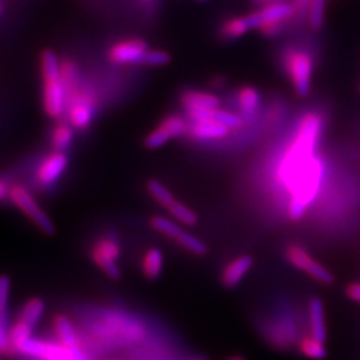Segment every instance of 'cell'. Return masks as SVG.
<instances>
[{
  "instance_id": "1",
  "label": "cell",
  "mask_w": 360,
  "mask_h": 360,
  "mask_svg": "<svg viewBox=\"0 0 360 360\" xmlns=\"http://www.w3.org/2000/svg\"><path fill=\"white\" fill-rule=\"evenodd\" d=\"M322 131V119L316 114H307L302 119L296 132L295 139L284 154L279 166V178L284 186L290 188L296 175L304 167L314 155L319 135Z\"/></svg>"
},
{
  "instance_id": "2",
  "label": "cell",
  "mask_w": 360,
  "mask_h": 360,
  "mask_svg": "<svg viewBox=\"0 0 360 360\" xmlns=\"http://www.w3.org/2000/svg\"><path fill=\"white\" fill-rule=\"evenodd\" d=\"M324 167L322 160L312 156L309 163L300 169L295 179L290 186L291 200L288 205V218L291 220H300L304 217L307 208L315 200L322 184Z\"/></svg>"
},
{
  "instance_id": "3",
  "label": "cell",
  "mask_w": 360,
  "mask_h": 360,
  "mask_svg": "<svg viewBox=\"0 0 360 360\" xmlns=\"http://www.w3.org/2000/svg\"><path fill=\"white\" fill-rule=\"evenodd\" d=\"M43 80V108L52 119L63 115L67 108V90L62 77V65L55 52L46 50L40 56Z\"/></svg>"
},
{
  "instance_id": "4",
  "label": "cell",
  "mask_w": 360,
  "mask_h": 360,
  "mask_svg": "<svg viewBox=\"0 0 360 360\" xmlns=\"http://www.w3.org/2000/svg\"><path fill=\"white\" fill-rule=\"evenodd\" d=\"M8 199L13 202V206L19 208L27 218L38 227L39 230H41L47 235H53L56 232L52 219L40 207L35 196L30 193L25 186L22 184L11 186Z\"/></svg>"
},
{
  "instance_id": "5",
  "label": "cell",
  "mask_w": 360,
  "mask_h": 360,
  "mask_svg": "<svg viewBox=\"0 0 360 360\" xmlns=\"http://www.w3.org/2000/svg\"><path fill=\"white\" fill-rule=\"evenodd\" d=\"M68 123L77 129H86L91 124L95 114V101L91 91L80 84L67 95Z\"/></svg>"
},
{
  "instance_id": "6",
  "label": "cell",
  "mask_w": 360,
  "mask_h": 360,
  "mask_svg": "<svg viewBox=\"0 0 360 360\" xmlns=\"http://www.w3.org/2000/svg\"><path fill=\"white\" fill-rule=\"evenodd\" d=\"M13 352L35 360H72V352L58 340L52 342L34 336Z\"/></svg>"
},
{
  "instance_id": "7",
  "label": "cell",
  "mask_w": 360,
  "mask_h": 360,
  "mask_svg": "<svg viewBox=\"0 0 360 360\" xmlns=\"http://www.w3.org/2000/svg\"><path fill=\"white\" fill-rule=\"evenodd\" d=\"M285 259L297 270L306 272L312 279L322 284L334 283L335 278L331 271L327 270L318 260L309 255L300 245H291L285 248Z\"/></svg>"
},
{
  "instance_id": "8",
  "label": "cell",
  "mask_w": 360,
  "mask_h": 360,
  "mask_svg": "<svg viewBox=\"0 0 360 360\" xmlns=\"http://www.w3.org/2000/svg\"><path fill=\"white\" fill-rule=\"evenodd\" d=\"M285 70L291 79L296 94L302 98L307 96L311 90L312 60L306 52L292 51L285 56Z\"/></svg>"
},
{
  "instance_id": "9",
  "label": "cell",
  "mask_w": 360,
  "mask_h": 360,
  "mask_svg": "<svg viewBox=\"0 0 360 360\" xmlns=\"http://www.w3.org/2000/svg\"><path fill=\"white\" fill-rule=\"evenodd\" d=\"M120 254L122 248L112 238H102L91 248L92 262L111 279H119L122 275L117 266Z\"/></svg>"
},
{
  "instance_id": "10",
  "label": "cell",
  "mask_w": 360,
  "mask_h": 360,
  "mask_svg": "<svg viewBox=\"0 0 360 360\" xmlns=\"http://www.w3.org/2000/svg\"><path fill=\"white\" fill-rule=\"evenodd\" d=\"M187 129H188V123L184 117L179 115L168 116L162 120V123L154 131H151L146 136L144 146L150 150L160 148L171 139L186 134Z\"/></svg>"
},
{
  "instance_id": "11",
  "label": "cell",
  "mask_w": 360,
  "mask_h": 360,
  "mask_svg": "<svg viewBox=\"0 0 360 360\" xmlns=\"http://www.w3.org/2000/svg\"><path fill=\"white\" fill-rule=\"evenodd\" d=\"M68 166V158L65 153L52 151L39 163L35 179L41 188H49L60 179Z\"/></svg>"
},
{
  "instance_id": "12",
  "label": "cell",
  "mask_w": 360,
  "mask_h": 360,
  "mask_svg": "<svg viewBox=\"0 0 360 360\" xmlns=\"http://www.w3.org/2000/svg\"><path fill=\"white\" fill-rule=\"evenodd\" d=\"M147 51L148 47L144 40L129 39L112 46L108 51V59L116 65L142 63L143 58Z\"/></svg>"
},
{
  "instance_id": "13",
  "label": "cell",
  "mask_w": 360,
  "mask_h": 360,
  "mask_svg": "<svg viewBox=\"0 0 360 360\" xmlns=\"http://www.w3.org/2000/svg\"><path fill=\"white\" fill-rule=\"evenodd\" d=\"M295 13V8L287 3H274L264 7L257 13H250L245 16L248 26L251 30L260 28L271 22H284Z\"/></svg>"
},
{
  "instance_id": "14",
  "label": "cell",
  "mask_w": 360,
  "mask_h": 360,
  "mask_svg": "<svg viewBox=\"0 0 360 360\" xmlns=\"http://www.w3.org/2000/svg\"><path fill=\"white\" fill-rule=\"evenodd\" d=\"M186 115L191 122H217L226 126L227 129H239L242 126V117L231 111H224L220 108L215 110H200V111H186Z\"/></svg>"
},
{
  "instance_id": "15",
  "label": "cell",
  "mask_w": 360,
  "mask_h": 360,
  "mask_svg": "<svg viewBox=\"0 0 360 360\" xmlns=\"http://www.w3.org/2000/svg\"><path fill=\"white\" fill-rule=\"evenodd\" d=\"M254 260L250 255H242L231 260L221 272V283L227 288H233L245 279L251 270Z\"/></svg>"
},
{
  "instance_id": "16",
  "label": "cell",
  "mask_w": 360,
  "mask_h": 360,
  "mask_svg": "<svg viewBox=\"0 0 360 360\" xmlns=\"http://www.w3.org/2000/svg\"><path fill=\"white\" fill-rule=\"evenodd\" d=\"M180 103L186 111H200V110H215L220 107V99L217 95L205 92V91H186Z\"/></svg>"
},
{
  "instance_id": "17",
  "label": "cell",
  "mask_w": 360,
  "mask_h": 360,
  "mask_svg": "<svg viewBox=\"0 0 360 360\" xmlns=\"http://www.w3.org/2000/svg\"><path fill=\"white\" fill-rule=\"evenodd\" d=\"M52 324H53V333L56 335L59 343H62L70 351L82 347L77 338V330L68 316H65L63 314L56 315L53 318Z\"/></svg>"
},
{
  "instance_id": "18",
  "label": "cell",
  "mask_w": 360,
  "mask_h": 360,
  "mask_svg": "<svg viewBox=\"0 0 360 360\" xmlns=\"http://www.w3.org/2000/svg\"><path fill=\"white\" fill-rule=\"evenodd\" d=\"M230 129H227L223 124H219L217 122H193L188 124L187 132L190 136L199 141H210V139H223L229 135Z\"/></svg>"
},
{
  "instance_id": "19",
  "label": "cell",
  "mask_w": 360,
  "mask_h": 360,
  "mask_svg": "<svg viewBox=\"0 0 360 360\" xmlns=\"http://www.w3.org/2000/svg\"><path fill=\"white\" fill-rule=\"evenodd\" d=\"M309 315L311 335L324 343L327 340V330L324 322V306L319 297H312L309 300Z\"/></svg>"
},
{
  "instance_id": "20",
  "label": "cell",
  "mask_w": 360,
  "mask_h": 360,
  "mask_svg": "<svg viewBox=\"0 0 360 360\" xmlns=\"http://www.w3.org/2000/svg\"><path fill=\"white\" fill-rule=\"evenodd\" d=\"M46 311V303L40 297H32L27 300L18 315V321L30 326L35 330Z\"/></svg>"
},
{
  "instance_id": "21",
  "label": "cell",
  "mask_w": 360,
  "mask_h": 360,
  "mask_svg": "<svg viewBox=\"0 0 360 360\" xmlns=\"http://www.w3.org/2000/svg\"><path fill=\"white\" fill-rule=\"evenodd\" d=\"M163 266H165V255L159 248H150L144 254L142 260V272L148 281L158 279L163 272Z\"/></svg>"
},
{
  "instance_id": "22",
  "label": "cell",
  "mask_w": 360,
  "mask_h": 360,
  "mask_svg": "<svg viewBox=\"0 0 360 360\" xmlns=\"http://www.w3.org/2000/svg\"><path fill=\"white\" fill-rule=\"evenodd\" d=\"M72 142H74V127L67 122H60L59 124H56L51 135L53 151L65 153L71 147Z\"/></svg>"
},
{
  "instance_id": "23",
  "label": "cell",
  "mask_w": 360,
  "mask_h": 360,
  "mask_svg": "<svg viewBox=\"0 0 360 360\" xmlns=\"http://www.w3.org/2000/svg\"><path fill=\"white\" fill-rule=\"evenodd\" d=\"M297 348L302 355L307 356L309 359L322 360L327 356V348L324 343L314 338L312 335L303 336L297 343Z\"/></svg>"
},
{
  "instance_id": "24",
  "label": "cell",
  "mask_w": 360,
  "mask_h": 360,
  "mask_svg": "<svg viewBox=\"0 0 360 360\" xmlns=\"http://www.w3.org/2000/svg\"><path fill=\"white\" fill-rule=\"evenodd\" d=\"M150 226L154 229L155 231L160 232L163 235H166L167 238L171 239H178L180 233L183 232L181 227L176 221L171 220V219L162 217V215H154L150 218Z\"/></svg>"
},
{
  "instance_id": "25",
  "label": "cell",
  "mask_w": 360,
  "mask_h": 360,
  "mask_svg": "<svg viewBox=\"0 0 360 360\" xmlns=\"http://www.w3.org/2000/svg\"><path fill=\"white\" fill-rule=\"evenodd\" d=\"M147 191L154 198L155 200L165 208H167L172 202H175V198L172 193L168 190L165 184H162L159 180L150 179L146 184Z\"/></svg>"
},
{
  "instance_id": "26",
  "label": "cell",
  "mask_w": 360,
  "mask_h": 360,
  "mask_svg": "<svg viewBox=\"0 0 360 360\" xmlns=\"http://www.w3.org/2000/svg\"><path fill=\"white\" fill-rule=\"evenodd\" d=\"M238 103L245 114H254L260 105V95L252 87H245L238 94Z\"/></svg>"
},
{
  "instance_id": "27",
  "label": "cell",
  "mask_w": 360,
  "mask_h": 360,
  "mask_svg": "<svg viewBox=\"0 0 360 360\" xmlns=\"http://www.w3.org/2000/svg\"><path fill=\"white\" fill-rule=\"evenodd\" d=\"M168 212L172 215V218L176 219L181 224L186 226H193L198 223V215L196 212L191 210L190 207L180 203L179 200L175 199V202H172L167 207Z\"/></svg>"
},
{
  "instance_id": "28",
  "label": "cell",
  "mask_w": 360,
  "mask_h": 360,
  "mask_svg": "<svg viewBox=\"0 0 360 360\" xmlns=\"http://www.w3.org/2000/svg\"><path fill=\"white\" fill-rule=\"evenodd\" d=\"M248 30L251 28L248 26L245 16L232 18L221 26V35L227 39H238L245 35Z\"/></svg>"
},
{
  "instance_id": "29",
  "label": "cell",
  "mask_w": 360,
  "mask_h": 360,
  "mask_svg": "<svg viewBox=\"0 0 360 360\" xmlns=\"http://www.w3.org/2000/svg\"><path fill=\"white\" fill-rule=\"evenodd\" d=\"M10 296H11V279L7 275H0V321L8 326L10 314Z\"/></svg>"
},
{
  "instance_id": "30",
  "label": "cell",
  "mask_w": 360,
  "mask_h": 360,
  "mask_svg": "<svg viewBox=\"0 0 360 360\" xmlns=\"http://www.w3.org/2000/svg\"><path fill=\"white\" fill-rule=\"evenodd\" d=\"M178 243H179L183 248H186L187 251H190L193 255L198 257H203L208 252V247L203 240H200L199 238L193 236V233L188 232H181L178 236Z\"/></svg>"
},
{
  "instance_id": "31",
  "label": "cell",
  "mask_w": 360,
  "mask_h": 360,
  "mask_svg": "<svg viewBox=\"0 0 360 360\" xmlns=\"http://www.w3.org/2000/svg\"><path fill=\"white\" fill-rule=\"evenodd\" d=\"M326 0H312L309 7V22L312 30H321L324 23Z\"/></svg>"
},
{
  "instance_id": "32",
  "label": "cell",
  "mask_w": 360,
  "mask_h": 360,
  "mask_svg": "<svg viewBox=\"0 0 360 360\" xmlns=\"http://www.w3.org/2000/svg\"><path fill=\"white\" fill-rule=\"evenodd\" d=\"M169 62H171L169 52L163 51V50H148L146 52L142 60L143 65H150V67L167 65Z\"/></svg>"
},
{
  "instance_id": "33",
  "label": "cell",
  "mask_w": 360,
  "mask_h": 360,
  "mask_svg": "<svg viewBox=\"0 0 360 360\" xmlns=\"http://www.w3.org/2000/svg\"><path fill=\"white\" fill-rule=\"evenodd\" d=\"M8 352H11L8 328H7V324L0 321V354H8Z\"/></svg>"
},
{
  "instance_id": "34",
  "label": "cell",
  "mask_w": 360,
  "mask_h": 360,
  "mask_svg": "<svg viewBox=\"0 0 360 360\" xmlns=\"http://www.w3.org/2000/svg\"><path fill=\"white\" fill-rule=\"evenodd\" d=\"M282 28H283V22H271V23L260 27L262 32L267 37H274V35L279 34L282 31Z\"/></svg>"
},
{
  "instance_id": "35",
  "label": "cell",
  "mask_w": 360,
  "mask_h": 360,
  "mask_svg": "<svg viewBox=\"0 0 360 360\" xmlns=\"http://www.w3.org/2000/svg\"><path fill=\"white\" fill-rule=\"evenodd\" d=\"M346 294L351 300L360 303V283L348 284Z\"/></svg>"
},
{
  "instance_id": "36",
  "label": "cell",
  "mask_w": 360,
  "mask_h": 360,
  "mask_svg": "<svg viewBox=\"0 0 360 360\" xmlns=\"http://www.w3.org/2000/svg\"><path fill=\"white\" fill-rule=\"evenodd\" d=\"M10 190L11 186L4 179H0V202H3L6 198H10Z\"/></svg>"
},
{
  "instance_id": "37",
  "label": "cell",
  "mask_w": 360,
  "mask_h": 360,
  "mask_svg": "<svg viewBox=\"0 0 360 360\" xmlns=\"http://www.w3.org/2000/svg\"><path fill=\"white\" fill-rule=\"evenodd\" d=\"M311 1H312V0H295V10H299V11H300V10H304V8H307V10H309Z\"/></svg>"
},
{
  "instance_id": "38",
  "label": "cell",
  "mask_w": 360,
  "mask_h": 360,
  "mask_svg": "<svg viewBox=\"0 0 360 360\" xmlns=\"http://www.w3.org/2000/svg\"><path fill=\"white\" fill-rule=\"evenodd\" d=\"M229 360H245L243 356H233V358H231V359Z\"/></svg>"
},
{
  "instance_id": "39",
  "label": "cell",
  "mask_w": 360,
  "mask_h": 360,
  "mask_svg": "<svg viewBox=\"0 0 360 360\" xmlns=\"http://www.w3.org/2000/svg\"><path fill=\"white\" fill-rule=\"evenodd\" d=\"M3 13V6H1V3H0V15Z\"/></svg>"
},
{
  "instance_id": "40",
  "label": "cell",
  "mask_w": 360,
  "mask_h": 360,
  "mask_svg": "<svg viewBox=\"0 0 360 360\" xmlns=\"http://www.w3.org/2000/svg\"><path fill=\"white\" fill-rule=\"evenodd\" d=\"M199 1H205V0H199Z\"/></svg>"
},
{
  "instance_id": "41",
  "label": "cell",
  "mask_w": 360,
  "mask_h": 360,
  "mask_svg": "<svg viewBox=\"0 0 360 360\" xmlns=\"http://www.w3.org/2000/svg\"><path fill=\"white\" fill-rule=\"evenodd\" d=\"M359 91H360V87H359Z\"/></svg>"
}]
</instances>
